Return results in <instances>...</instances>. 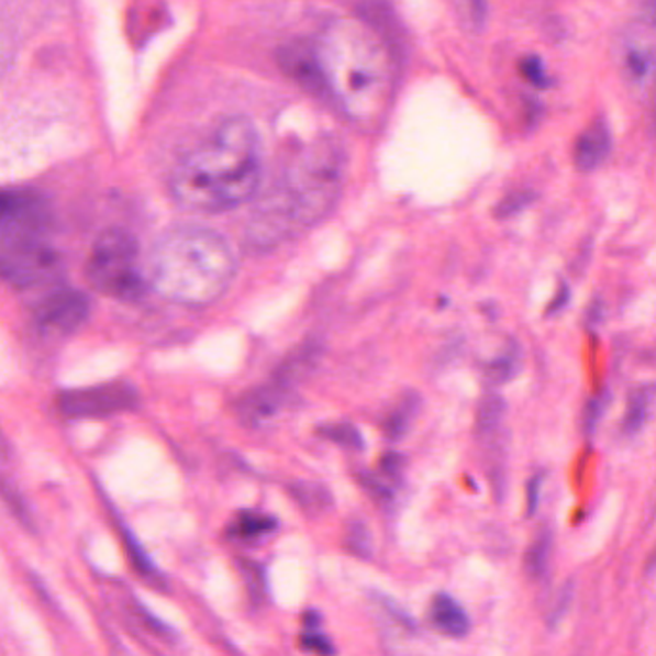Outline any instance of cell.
I'll use <instances>...</instances> for the list:
<instances>
[{"instance_id": "obj_1", "label": "cell", "mask_w": 656, "mask_h": 656, "mask_svg": "<svg viewBox=\"0 0 656 656\" xmlns=\"http://www.w3.org/2000/svg\"><path fill=\"white\" fill-rule=\"evenodd\" d=\"M310 51L318 91L353 124L370 127L386 118L394 94V56L368 20L335 18L310 43Z\"/></svg>"}, {"instance_id": "obj_2", "label": "cell", "mask_w": 656, "mask_h": 656, "mask_svg": "<svg viewBox=\"0 0 656 656\" xmlns=\"http://www.w3.org/2000/svg\"><path fill=\"white\" fill-rule=\"evenodd\" d=\"M263 179V145L251 120L232 116L179 158L170 193L181 209L225 212L255 197Z\"/></svg>"}, {"instance_id": "obj_3", "label": "cell", "mask_w": 656, "mask_h": 656, "mask_svg": "<svg viewBox=\"0 0 656 656\" xmlns=\"http://www.w3.org/2000/svg\"><path fill=\"white\" fill-rule=\"evenodd\" d=\"M343 155L332 140L310 141L294 153L270 199L256 212L248 240L270 247L322 222L340 199Z\"/></svg>"}, {"instance_id": "obj_4", "label": "cell", "mask_w": 656, "mask_h": 656, "mask_svg": "<svg viewBox=\"0 0 656 656\" xmlns=\"http://www.w3.org/2000/svg\"><path fill=\"white\" fill-rule=\"evenodd\" d=\"M237 260L224 235L202 225H176L151 251L148 279L156 293L186 307L216 302L232 286Z\"/></svg>"}, {"instance_id": "obj_5", "label": "cell", "mask_w": 656, "mask_h": 656, "mask_svg": "<svg viewBox=\"0 0 656 656\" xmlns=\"http://www.w3.org/2000/svg\"><path fill=\"white\" fill-rule=\"evenodd\" d=\"M53 243V212L48 202L30 189H12L2 197L0 212V270L10 286H40L60 268Z\"/></svg>"}, {"instance_id": "obj_6", "label": "cell", "mask_w": 656, "mask_h": 656, "mask_svg": "<svg viewBox=\"0 0 656 656\" xmlns=\"http://www.w3.org/2000/svg\"><path fill=\"white\" fill-rule=\"evenodd\" d=\"M86 274L99 293L118 301H137L148 287L141 271L140 243L122 227H110L97 237Z\"/></svg>"}, {"instance_id": "obj_7", "label": "cell", "mask_w": 656, "mask_h": 656, "mask_svg": "<svg viewBox=\"0 0 656 656\" xmlns=\"http://www.w3.org/2000/svg\"><path fill=\"white\" fill-rule=\"evenodd\" d=\"M140 394L125 381H110L101 386L64 391L58 397L60 412L71 418L112 416L137 407Z\"/></svg>"}, {"instance_id": "obj_8", "label": "cell", "mask_w": 656, "mask_h": 656, "mask_svg": "<svg viewBox=\"0 0 656 656\" xmlns=\"http://www.w3.org/2000/svg\"><path fill=\"white\" fill-rule=\"evenodd\" d=\"M91 314V301L76 289H56L35 307V327L45 337H68L86 324Z\"/></svg>"}, {"instance_id": "obj_9", "label": "cell", "mask_w": 656, "mask_h": 656, "mask_svg": "<svg viewBox=\"0 0 656 656\" xmlns=\"http://www.w3.org/2000/svg\"><path fill=\"white\" fill-rule=\"evenodd\" d=\"M612 151V133L604 118H597L579 133L574 145V166L583 174L601 168Z\"/></svg>"}, {"instance_id": "obj_10", "label": "cell", "mask_w": 656, "mask_h": 656, "mask_svg": "<svg viewBox=\"0 0 656 656\" xmlns=\"http://www.w3.org/2000/svg\"><path fill=\"white\" fill-rule=\"evenodd\" d=\"M433 625L448 637H466L470 633V618L463 607L447 593L435 594L430 610Z\"/></svg>"}, {"instance_id": "obj_11", "label": "cell", "mask_w": 656, "mask_h": 656, "mask_svg": "<svg viewBox=\"0 0 656 656\" xmlns=\"http://www.w3.org/2000/svg\"><path fill=\"white\" fill-rule=\"evenodd\" d=\"M286 394L278 387H264L256 393H248L241 402L240 414L247 424H260L278 412Z\"/></svg>"}, {"instance_id": "obj_12", "label": "cell", "mask_w": 656, "mask_h": 656, "mask_svg": "<svg viewBox=\"0 0 656 656\" xmlns=\"http://www.w3.org/2000/svg\"><path fill=\"white\" fill-rule=\"evenodd\" d=\"M655 402L656 383H647V386L637 387L635 391H632L624 420H622V430L625 435H637L645 427Z\"/></svg>"}, {"instance_id": "obj_13", "label": "cell", "mask_w": 656, "mask_h": 656, "mask_svg": "<svg viewBox=\"0 0 656 656\" xmlns=\"http://www.w3.org/2000/svg\"><path fill=\"white\" fill-rule=\"evenodd\" d=\"M276 527H278V522L274 518L263 514V512L247 510V512H241L237 520L233 522L230 535L235 540L255 541L274 532Z\"/></svg>"}, {"instance_id": "obj_14", "label": "cell", "mask_w": 656, "mask_h": 656, "mask_svg": "<svg viewBox=\"0 0 656 656\" xmlns=\"http://www.w3.org/2000/svg\"><path fill=\"white\" fill-rule=\"evenodd\" d=\"M551 548H553V533L548 532L547 527H543L532 545L527 547L524 556V570L530 578L537 579L545 576L548 568V556H551Z\"/></svg>"}, {"instance_id": "obj_15", "label": "cell", "mask_w": 656, "mask_h": 656, "mask_svg": "<svg viewBox=\"0 0 656 656\" xmlns=\"http://www.w3.org/2000/svg\"><path fill=\"white\" fill-rule=\"evenodd\" d=\"M520 368H522V355L518 345L512 343L502 355L486 364V376L494 386H502V383H509L510 379L516 378Z\"/></svg>"}, {"instance_id": "obj_16", "label": "cell", "mask_w": 656, "mask_h": 656, "mask_svg": "<svg viewBox=\"0 0 656 656\" xmlns=\"http://www.w3.org/2000/svg\"><path fill=\"white\" fill-rule=\"evenodd\" d=\"M507 414V401L501 394H487L483 401L479 402L478 414H476V430L479 435H491L499 430Z\"/></svg>"}, {"instance_id": "obj_17", "label": "cell", "mask_w": 656, "mask_h": 656, "mask_svg": "<svg viewBox=\"0 0 656 656\" xmlns=\"http://www.w3.org/2000/svg\"><path fill=\"white\" fill-rule=\"evenodd\" d=\"M625 78L633 84H643L655 71V56L643 47H627L624 53Z\"/></svg>"}, {"instance_id": "obj_18", "label": "cell", "mask_w": 656, "mask_h": 656, "mask_svg": "<svg viewBox=\"0 0 656 656\" xmlns=\"http://www.w3.org/2000/svg\"><path fill=\"white\" fill-rule=\"evenodd\" d=\"M537 201V193L532 189H516L512 193L502 197L501 201L497 202L493 214L497 220H510V218L522 214L525 209H530L533 202Z\"/></svg>"}, {"instance_id": "obj_19", "label": "cell", "mask_w": 656, "mask_h": 656, "mask_svg": "<svg viewBox=\"0 0 656 656\" xmlns=\"http://www.w3.org/2000/svg\"><path fill=\"white\" fill-rule=\"evenodd\" d=\"M418 409H420L418 397L412 394L409 399H404V401L401 402V407L394 410L393 414L387 420V435H389L391 440H401L402 435L409 432L410 422H412V418L416 414Z\"/></svg>"}, {"instance_id": "obj_20", "label": "cell", "mask_w": 656, "mask_h": 656, "mask_svg": "<svg viewBox=\"0 0 656 656\" xmlns=\"http://www.w3.org/2000/svg\"><path fill=\"white\" fill-rule=\"evenodd\" d=\"M518 71L520 76L532 84L535 89H547L551 86V78H548L547 70H545V63L543 58L537 55H527L518 64Z\"/></svg>"}, {"instance_id": "obj_21", "label": "cell", "mask_w": 656, "mask_h": 656, "mask_svg": "<svg viewBox=\"0 0 656 656\" xmlns=\"http://www.w3.org/2000/svg\"><path fill=\"white\" fill-rule=\"evenodd\" d=\"M609 389H602L594 397H591V401L587 402L586 412H583V432H586L587 437L593 435L597 425L601 422L604 410L609 407Z\"/></svg>"}, {"instance_id": "obj_22", "label": "cell", "mask_w": 656, "mask_h": 656, "mask_svg": "<svg viewBox=\"0 0 656 656\" xmlns=\"http://www.w3.org/2000/svg\"><path fill=\"white\" fill-rule=\"evenodd\" d=\"M316 614L314 612H310L309 614V622H307V632L301 637V645L302 647L310 651V653H320V655H330V653H335V648L332 647V643L327 641L324 633H320L316 630V625L314 624V620H316Z\"/></svg>"}, {"instance_id": "obj_23", "label": "cell", "mask_w": 656, "mask_h": 656, "mask_svg": "<svg viewBox=\"0 0 656 656\" xmlns=\"http://www.w3.org/2000/svg\"><path fill=\"white\" fill-rule=\"evenodd\" d=\"M325 435L332 441H337L341 445H348V447L363 448V435L358 433L356 427L348 424L333 425L330 430H325Z\"/></svg>"}, {"instance_id": "obj_24", "label": "cell", "mask_w": 656, "mask_h": 656, "mask_svg": "<svg viewBox=\"0 0 656 656\" xmlns=\"http://www.w3.org/2000/svg\"><path fill=\"white\" fill-rule=\"evenodd\" d=\"M571 593H574V586L566 583L560 594H558V601H556L555 609L551 610V616H548V624L556 625L563 620L564 612L568 610V604L571 601Z\"/></svg>"}, {"instance_id": "obj_25", "label": "cell", "mask_w": 656, "mask_h": 656, "mask_svg": "<svg viewBox=\"0 0 656 656\" xmlns=\"http://www.w3.org/2000/svg\"><path fill=\"white\" fill-rule=\"evenodd\" d=\"M543 479H545L543 474H535V476L527 481V489H525V494H527V497H525V502H527V516H532V514H535V510H537Z\"/></svg>"}, {"instance_id": "obj_26", "label": "cell", "mask_w": 656, "mask_h": 656, "mask_svg": "<svg viewBox=\"0 0 656 656\" xmlns=\"http://www.w3.org/2000/svg\"><path fill=\"white\" fill-rule=\"evenodd\" d=\"M524 114L527 127H535V125L540 124L543 114H545V109H543V104L535 97H525Z\"/></svg>"}, {"instance_id": "obj_27", "label": "cell", "mask_w": 656, "mask_h": 656, "mask_svg": "<svg viewBox=\"0 0 656 656\" xmlns=\"http://www.w3.org/2000/svg\"><path fill=\"white\" fill-rule=\"evenodd\" d=\"M468 9H470L471 20L478 30H481L487 22V14H489V7L487 0H468Z\"/></svg>"}, {"instance_id": "obj_28", "label": "cell", "mask_w": 656, "mask_h": 656, "mask_svg": "<svg viewBox=\"0 0 656 656\" xmlns=\"http://www.w3.org/2000/svg\"><path fill=\"white\" fill-rule=\"evenodd\" d=\"M568 301H570V289H568V286H566V283H560V287H558V293H556V297L555 299H553V302L548 304V316H555V314H558L560 310L566 309V304H568Z\"/></svg>"}, {"instance_id": "obj_29", "label": "cell", "mask_w": 656, "mask_h": 656, "mask_svg": "<svg viewBox=\"0 0 656 656\" xmlns=\"http://www.w3.org/2000/svg\"><path fill=\"white\" fill-rule=\"evenodd\" d=\"M641 20L648 27H656V0H641Z\"/></svg>"}, {"instance_id": "obj_30", "label": "cell", "mask_w": 656, "mask_h": 656, "mask_svg": "<svg viewBox=\"0 0 656 656\" xmlns=\"http://www.w3.org/2000/svg\"><path fill=\"white\" fill-rule=\"evenodd\" d=\"M601 316H602L601 302L594 301L593 304H591V310H589V312H587V322H589V324H591V325H597V324H599V322H601Z\"/></svg>"}, {"instance_id": "obj_31", "label": "cell", "mask_w": 656, "mask_h": 656, "mask_svg": "<svg viewBox=\"0 0 656 656\" xmlns=\"http://www.w3.org/2000/svg\"><path fill=\"white\" fill-rule=\"evenodd\" d=\"M653 118H655V130H656V97H655V114H653Z\"/></svg>"}]
</instances>
